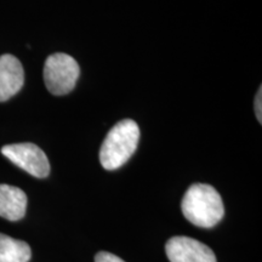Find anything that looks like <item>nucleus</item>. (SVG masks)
Segmentation results:
<instances>
[{"label": "nucleus", "instance_id": "f257e3e1", "mask_svg": "<svg viewBox=\"0 0 262 262\" xmlns=\"http://www.w3.org/2000/svg\"><path fill=\"white\" fill-rule=\"evenodd\" d=\"M181 209L191 224L202 228L214 227L225 215L221 195L212 186L205 183H194L187 189Z\"/></svg>", "mask_w": 262, "mask_h": 262}, {"label": "nucleus", "instance_id": "f03ea898", "mask_svg": "<svg viewBox=\"0 0 262 262\" xmlns=\"http://www.w3.org/2000/svg\"><path fill=\"white\" fill-rule=\"evenodd\" d=\"M139 140L140 129L136 122L131 119L118 122L107 134L101 146V165L106 170L120 168L135 153Z\"/></svg>", "mask_w": 262, "mask_h": 262}, {"label": "nucleus", "instance_id": "7ed1b4c3", "mask_svg": "<svg viewBox=\"0 0 262 262\" xmlns=\"http://www.w3.org/2000/svg\"><path fill=\"white\" fill-rule=\"evenodd\" d=\"M42 73L47 89L55 96H63L75 88L80 68L70 55L56 52L47 58Z\"/></svg>", "mask_w": 262, "mask_h": 262}, {"label": "nucleus", "instance_id": "20e7f679", "mask_svg": "<svg viewBox=\"0 0 262 262\" xmlns=\"http://www.w3.org/2000/svg\"><path fill=\"white\" fill-rule=\"evenodd\" d=\"M3 156L18 168L38 179H44L50 173V163L44 150L34 143H14L2 148Z\"/></svg>", "mask_w": 262, "mask_h": 262}, {"label": "nucleus", "instance_id": "39448f33", "mask_svg": "<svg viewBox=\"0 0 262 262\" xmlns=\"http://www.w3.org/2000/svg\"><path fill=\"white\" fill-rule=\"evenodd\" d=\"M165 250L170 262H216L214 251L193 238L173 237Z\"/></svg>", "mask_w": 262, "mask_h": 262}, {"label": "nucleus", "instance_id": "423d86ee", "mask_svg": "<svg viewBox=\"0 0 262 262\" xmlns=\"http://www.w3.org/2000/svg\"><path fill=\"white\" fill-rule=\"evenodd\" d=\"M25 71L22 63L14 55L0 56V102H5L22 89Z\"/></svg>", "mask_w": 262, "mask_h": 262}, {"label": "nucleus", "instance_id": "0eeeda50", "mask_svg": "<svg viewBox=\"0 0 262 262\" xmlns=\"http://www.w3.org/2000/svg\"><path fill=\"white\" fill-rule=\"evenodd\" d=\"M27 195L21 188L0 185V216L9 221H19L25 217Z\"/></svg>", "mask_w": 262, "mask_h": 262}, {"label": "nucleus", "instance_id": "6e6552de", "mask_svg": "<svg viewBox=\"0 0 262 262\" xmlns=\"http://www.w3.org/2000/svg\"><path fill=\"white\" fill-rule=\"evenodd\" d=\"M31 257V247L26 242L0 233V262H28Z\"/></svg>", "mask_w": 262, "mask_h": 262}, {"label": "nucleus", "instance_id": "1a4fd4ad", "mask_svg": "<svg viewBox=\"0 0 262 262\" xmlns=\"http://www.w3.org/2000/svg\"><path fill=\"white\" fill-rule=\"evenodd\" d=\"M95 262H125L120 257L116 255L107 253V251H100L96 256H95Z\"/></svg>", "mask_w": 262, "mask_h": 262}, {"label": "nucleus", "instance_id": "9d476101", "mask_svg": "<svg viewBox=\"0 0 262 262\" xmlns=\"http://www.w3.org/2000/svg\"><path fill=\"white\" fill-rule=\"evenodd\" d=\"M261 103H262V90L261 88L258 89V93L256 94V97H255V114H256V118L258 122H262V108H261Z\"/></svg>", "mask_w": 262, "mask_h": 262}]
</instances>
